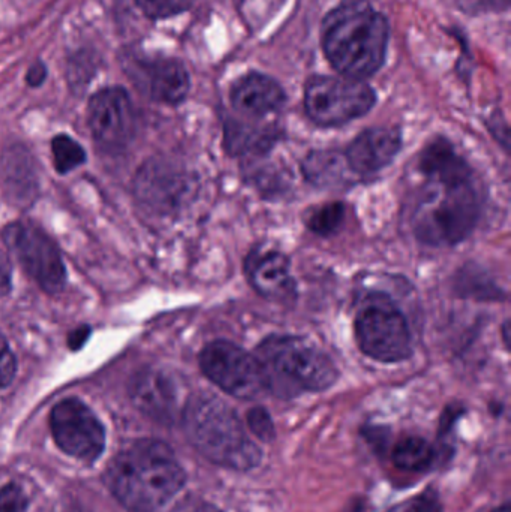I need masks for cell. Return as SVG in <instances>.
I'll use <instances>...</instances> for the list:
<instances>
[{
    "label": "cell",
    "instance_id": "6da1fadb",
    "mask_svg": "<svg viewBox=\"0 0 511 512\" xmlns=\"http://www.w3.org/2000/svg\"><path fill=\"white\" fill-rule=\"evenodd\" d=\"M423 186L411 212V227L420 242L455 246L476 227L480 198L473 171L446 138H437L419 156Z\"/></svg>",
    "mask_w": 511,
    "mask_h": 512
},
{
    "label": "cell",
    "instance_id": "7a4b0ae2",
    "mask_svg": "<svg viewBox=\"0 0 511 512\" xmlns=\"http://www.w3.org/2000/svg\"><path fill=\"white\" fill-rule=\"evenodd\" d=\"M105 478L114 498L134 512L159 510L185 484V472L170 447L149 439L120 450Z\"/></svg>",
    "mask_w": 511,
    "mask_h": 512
},
{
    "label": "cell",
    "instance_id": "3957f363",
    "mask_svg": "<svg viewBox=\"0 0 511 512\" xmlns=\"http://www.w3.org/2000/svg\"><path fill=\"white\" fill-rule=\"evenodd\" d=\"M323 50L342 75L362 81L383 66L389 47L386 17L366 0H348L323 21Z\"/></svg>",
    "mask_w": 511,
    "mask_h": 512
},
{
    "label": "cell",
    "instance_id": "277c9868",
    "mask_svg": "<svg viewBox=\"0 0 511 512\" xmlns=\"http://www.w3.org/2000/svg\"><path fill=\"white\" fill-rule=\"evenodd\" d=\"M189 442L210 462L248 471L260 463L261 451L246 435L230 405L213 394H195L182 412Z\"/></svg>",
    "mask_w": 511,
    "mask_h": 512
},
{
    "label": "cell",
    "instance_id": "5b68a950",
    "mask_svg": "<svg viewBox=\"0 0 511 512\" xmlns=\"http://www.w3.org/2000/svg\"><path fill=\"white\" fill-rule=\"evenodd\" d=\"M255 357L263 367L269 390L281 394L324 391L338 381V369L324 352L291 336L267 337Z\"/></svg>",
    "mask_w": 511,
    "mask_h": 512
},
{
    "label": "cell",
    "instance_id": "8992f818",
    "mask_svg": "<svg viewBox=\"0 0 511 512\" xmlns=\"http://www.w3.org/2000/svg\"><path fill=\"white\" fill-rule=\"evenodd\" d=\"M354 333L363 354L381 363H399L413 352L410 327L404 313L383 295L369 297L360 307Z\"/></svg>",
    "mask_w": 511,
    "mask_h": 512
},
{
    "label": "cell",
    "instance_id": "52a82bcc",
    "mask_svg": "<svg viewBox=\"0 0 511 512\" xmlns=\"http://www.w3.org/2000/svg\"><path fill=\"white\" fill-rule=\"evenodd\" d=\"M377 102L371 86L347 77L315 75L305 87V110L318 126H342L368 114Z\"/></svg>",
    "mask_w": 511,
    "mask_h": 512
},
{
    "label": "cell",
    "instance_id": "ba28073f",
    "mask_svg": "<svg viewBox=\"0 0 511 512\" xmlns=\"http://www.w3.org/2000/svg\"><path fill=\"white\" fill-rule=\"evenodd\" d=\"M200 367L216 387L237 399H257L269 390L258 358L234 343H209L201 351Z\"/></svg>",
    "mask_w": 511,
    "mask_h": 512
},
{
    "label": "cell",
    "instance_id": "9c48e42d",
    "mask_svg": "<svg viewBox=\"0 0 511 512\" xmlns=\"http://www.w3.org/2000/svg\"><path fill=\"white\" fill-rule=\"evenodd\" d=\"M3 242L27 274L44 289L56 294L66 282L65 264L53 240L29 222H14L2 233Z\"/></svg>",
    "mask_w": 511,
    "mask_h": 512
},
{
    "label": "cell",
    "instance_id": "30bf717a",
    "mask_svg": "<svg viewBox=\"0 0 511 512\" xmlns=\"http://www.w3.org/2000/svg\"><path fill=\"white\" fill-rule=\"evenodd\" d=\"M51 433L60 450L83 462H95L105 447V430L95 412L78 399H66L50 415Z\"/></svg>",
    "mask_w": 511,
    "mask_h": 512
},
{
    "label": "cell",
    "instance_id": "8fae6325",
    "mask_svg": "<svg viewBox=\"0 0 511 512\" xmlns=\"http://www.w3.org/2000/svg\"><path fill=\"white\" fill-rule=\"evenodd\" d=\"M87 122L93 140L101 149L117 152L131 143L135 132V111L122 87H107L92 96Z\"/></svg>",
    "mask_w": 511,
    "mask_h": 512
},
{
    "label": "cell",
    "instance_id": "7c38bea8",
    "mask_svg": "<svg viewBox=\"0 0 511 512\" xmlns=\"http://www.w3.org/2000/svg\"><path fill=\"white\" fill-rule=\"evenodd\" d=\"M126 69L138 89L153 101L177 105L188 96L191 80L185 66L177 59L144 60L134 56Z\"/></svg>",
    "mask_w": 511,
    "mask_h": 512
},
{
    "label": "cell",
    "instance_id": "4fadbf2b",
    "mask_svg": "<svg viewBox=\"0 0 511 512\" xmlns=\"http://www.w3.org/2000/svg\"><path fill=\"white\" fill-rule=\"evenodd\" d=\"M137 200L147 209L170 212L188 194V180L182 171L165 161H150L138 171L134 182Z\"/></svg>",
    "mask_w": 511,
    "mask_h": 512
},
{
    "label": "cell",
    "instance_id": "5bb4252c",
    "mask_svg": "<svg viewBox=\"0 0 511 512\" xmlns=\"http://www.w3.org/2000/svg\"><path fill=\"white\" fill-rule=\"evenodd\" d=\"M246 274L258 294L276 303L296 298V282L287 256L273 249L257 248L246 258Z\"/></svg>",
    "mask_w": 511,
    "mask_h": 512
},
{
    "label": "cell",
    "instance_id": "9a60e30c",
    "mask_svg": "<svg viewBox=\"0 0 511 512\" xmlns=\"http://www.w3.org/2000/svg\"><path fill=\"white\" fill-rule=\"evenodd\" d=\"M402 138L396 129L372 128L362 132L344 153L354 174H375L386 168L401 150Z\"/></svg>",
    "mask_w": 511,
    "mask_h": 512
},
{
    "label": "cell",
    "instance_id": "2e32d148",
    "mask_svg": "<svg viewBox=\"0 0 511 512\" xmlns=\"http://www.w3.org/2000/svg\"><path fill=\"white\" fill-rule=\"evenodd\" d=\"M132 402L143 414L171 423L179 412V394L170 376L159 370H143L131 384Z\"/></svg>",
    "mask_w": 511,
    "mask_h": 512
},
{
    "label": "cell",
    "instance_id": "e0dca14e",
    "mask_svg": "<svg viewBox=\"0 0 511 512\" xmlns=\"http://www.w3.org/2000/svg\"><path fill=\"white\" fill-rule=\"evenodd\" d=\"M230 99L237 113L257 119L281 110L287 96L278 81L251 72L234 83Z\"/></svg>",
    "mask_w": 511,
    "mask_h": 512
},
{
    "label": "cell",
    "instance_id": "ac0fdd59",
    "mask_svg": "<svg viewBox=\"0 0 511 512\" xmlns=\"http://www.w3.org/2000/svg\"><path fill=\"white\" fill-rule=\"evenodd\" d=\"M302 171L311 185L330 189L347 183L351 168L344 153L336 150H314L303 161Z\"/></svg>",
    "mask_w": 511,
    "mask_h": 512
},
{
    "label": "cell",
    "instance_id": "d6986e66",
    "mask_svg": "<svg viewBox=\"0 0 511 512\" xmlns=\"http://www.w3.org/2000/svg\"><path fill=\"white\" fill-rule=\"evenodd\" d=\"M435 456L434 447L426 439L408 436L396 444L393 463L402 471L423 472L431 468Z\"/></svg>",
    "mask_w": 511,
    "mask_h": 512
},
{
    "label": "cell",
    "instance_id": "ffe728a7",
    "mask_svg": "<svg viewBox=\"0 0 511 512\" xmlns=\"http://www.w3.org/2000/svg\"><path fill=\"white\" fill-rule=\"evenodd\" d=\"M275 135L266 129L249 128L242 123H228L225 131L228 150L236 155L248 152H261L272 144Z\"/></svg>",
    "mask_w": 511,
    "mask_h": 512
},
{
    "label": "cell",
    "instance_id": "44dd1931",
    "mask_svg": "<svg viewBox=\"0 0 511 512\" xmlns=\"http://www.w3.org/2000/svg\"><path fill=\"white\" fill-rule=\"evenodd\" d=\"M30 159L23 150H12L8 158H5V173L8 176V183L14 195L18 198H27L32 195L35 189Z\"/></svg>",
    "mask_w": 511,
    "mask_h": 512
},
{
    "label": "cell",
    "instance_id": "7402d4cb",
    "mask_svg": "<svg viewBox=\"0 0 511 512\" xmlns=\"http://www.w3.org/2000/svg\"><path fill=\"white\" fill-rule=\"evenodd\" d=\"M345 206L342 203H327L309 213L306 227L321 237L332 236L344 224Z\"/></svg>",
    "mask_w": 511,
    "mask_h": 512
},
{
    "label": "cell",
    "instance_id": "603a6c76",
    "mask_svg": "<svg viewBox=\"0 0 511 512\" xmlns=\"http://www.w3.org/2000/svg\"><path fill=\"white\" fill-rule=\"evenodd\" d=\"M51 152H53L54 167L60 174L71 173L86 162V152L83 147L68 135H57L51 141Z\"/></svg>",
    "mask_w": 511,
    "mask_h": 512
},
{
    "label": "cell",
    "instance_id": "cb8c5ba5",
    "mask_svg": "<svg viewBox=\"0 0 511 512\" xmlns=\"http://www.w3.org/2000/svg\"><path fill=\"white\" fill-rule=\"evenodd\" d=\"M138 8L153 20L173 17L180 12L188 11L194 0H135Z\"/></svg>",
    "mask_w": 511,
    "mask_h": 512
},
{
    "label": "cell",
    "instance_id": "d4e9b609",
    "mask_svg": "<svg viewBox=\"0 0 511 512\" xmlns=\"http://www.w3.org/2000/svg\"><path fill=\"white\" fill-rule=\"evenodd\" d=\"M248 424L252 433L261 441H272L273 436H275V427H273L272 418L267 414L266 409H251L248 414Z\"/></svg>",
    "mask_w": 511,
    "mask_h": 512
},
{
    "label": "cell",
    "instance_id": "484cf974",
    "mask_svg": "<svg viewBox=\"0 0 511 512\" xmlns=\"http://www.w3.org/2000/svg\"><path fill=\"white\" fill-rule=\"evenodd\" d=\"M390 512H443V510H441L437 493L428 490L413 501L405 502Z\"/></svg>",
    "mask_w": 511,
    "mask_h": 512
},
{
    "label": "cell",
    "instance_id": "4316f807",
    "mask_svg": "<svg viewBox=\"0 0 511 512\" xmlns=\"http://www.w3.org/2000/svg\"><path fill=\"white\" fill-rule=\"evenodd\" d=\"M93 74V60L87 59L86 54L75 56L69 60V81L74 87L87 86Z\"/></svg>",
    "mask_w": 511,
    "mask_h": 512
},
{
    "label": "cell",
    "instance_id": "83f0119b",
    "mask_svg": "<svg viewBox=\"0 0 511 512\" xmlns=\"http://www.w3.org/2000/svg\"><path fill=\"white\" fill-rule=\"evenodd\" d=\"M27 507L26 495L15 484L0 490V512H24Z\"/></svg>",
    "mask_w": 511,
    "mask_h": 512
},
{
    "label": "cell",
    "instance_id": "f1b7e54d",
    "mask_svg": "<svg viewBox=\"0 0 511 512\" xmlns=\"http://www.w3.org/2000/svg\"><path fill=\"white\" fill-rule=\"evenodd\" d=\"M15 369H17V364H15L14 354H12L5 337L0 334V388L11 384L15 376Z\"/></svg>",
    "mask_w": 511,
    "mask_h": 512
},
{
    "label": "cell",
    "instance_id": "f546056e",
    "mask_svg": "<svg viewBox=\"0 0 511 512\" xmlns=\"http://www.w3.org/2000/svg\"><path fill=\"white\" fill-rule=\"evenodd\" d=\"M462 11L470 14H480V12L501 11L509 8V0H458Z\"/></svg>",
    "mask_w": 511,
    "mask_h": 512
},
{
    "label": "cell",
    "instance_id": "4dcf8cb0",
    "mask_svg": "<svg viewBox=\"0 0 511 512\" xmlns=\"http://www.w3.org/2000/svg\"><path fill=\"white\" fill-rule=\"evenodd\" d=\"M12 286V268L8 258L0 254V298L5 297Z\"/></svg>",
    "mask_w": 511,
    "mask_h": 512
},
{
    "label": "cell",
    "instance_id": "1f68e13d",
    "mask_svg": "<svg viewBox=\"0 0 511 512\" xmlns=\"http://www.w3.org/2000/svg\"><path fill=\"white\" fill-rule=\"evenodd\" d=\"M45 78H47V68H45L44 63L39 62V60L30 66L26 74V81L30 87L41 86Z\"/></svg>",
    "mask_w": 511,
    "mask_h": 512
},
{
    "label": "cell",
    "instance_id": "d6a6232c",
    "mask_svg": "<svg viewBox=\"0 0 511 512\" xmlns=\"http://www.w3.org/2000/svg\"><path fill=\"white\" fill-rule=\"evenodd\" d=\"M171 512H221L213 505L204 504V502H191V504L182 505Z\"/></svg>",
    "mask_w": 511,
    "mask_h": 512
},
{
    "label": "cell",
    "instance_id": "836d02e7",
    "mask_svg": "<svg viewBox=\"0 0 511 512\" xmlns=\"http://www.w3.org/2000/svg\"><path fill=\"white\" fill-rule=\"evenodd\" d=\"M494 512H511L509 505H506V507L498 508V510H495Z\"/></svg>",
    "mask_w": 511,
    "mask_h": 512
}]
</instances>
